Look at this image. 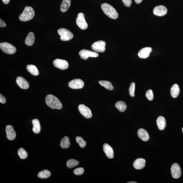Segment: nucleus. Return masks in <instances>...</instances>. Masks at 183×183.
<instances>
[{"mask_svg": "<svg viewBox=\"0 0 183 183\" xmlns=\"http://www.w3.org/2000/svg\"><path fill=\"white\" fill-rule=\"evenodd\" d=\"M18 156L21 159H26L28 156V153L26 150L22 148H20L18 149Z\"/></svg>", "mask_w": 183, "mask_h": 183, "instance_id": "obj_31", "label": "nucleus"}, {"mask_svg": "<svg viewBox=\"0 0 183 183\" xmlns=\"http://www.w3.org/2000/svg\"><path fill=\"white\" fill-rule=\"evenodd\" d=\"M35 41V35L34 33L30 32L29 33L25 39V44L28 46H32Z\"/></svg>", "mask_w": 183, "mask_h": 183, "instance_id": "obj_22", "label": "nucleus"}, {"mask_svg": "<svg viewBox=\"0 0 183 183\" xmlns=\"http://www.w3.org/2000/svg\"><path fill=\"white\" fill-rule=\"evenodd\" d=\"M180 92V89L177 84H175L170 89V93L171 96L175 98L178 96Z\"/></svg>", "mask_w": 183, "mask_h": 183, "instance_id": "obj_23", "label": "nucleus"}, {"mask_svg": "<svg viewBox=\"0 0 183 183\" xmlns=\"http://www.w3.org/2000/svg\"><path fill=\"white\" fill-rule=\"evenodd\" d=\"M0 47L4 53L8 54H13L16 51V47L14 46L7 42L1 43Z\"/></svg>", "mask_w": 183, "mask_h": 183, "instance_id": "obj_5", "label": "nucleus"}, {"mask_svg": "<svg viewBox=\"0 0 183 183\" xmlns=\"http://www.w3.org/2000/svg\"><path fill=\"white\" fill-rule=\"evenodd\" d=\"M34 15L35 11L33 8L30 6H26L19 18L22 22H27L32 20Z\"/></svg>", "mask_w": 183, "mask_h": 183, "instance_id": "obj_3", "label": "nucleus"}, {"mask_svg": "<svg viewBox=\"0 0 183 183\" xmlns=\"http://www.w3.org/2000/svg\"><path fill=\"white\" fill-rule=\"evenodd\" d=\"M145 161L142 158H140L136 160L134 162L133 167L136 169L140 170L144 168L145 166Z\"/></svg>", "mask_w": 183, "mask_h": 183, "instance_id": "obj_19", "label": "nucleus"}, {"mask_svg": "<svg viewBox=\"0 0 183 183\" xmlns=\"http://www.w3.org/2000/svg\"><path fill=\"white\" fill-rule=\"evenodd\" d=\"M145 96H146L147 98L149 100L151 101H152L153 99L154 95L153 91L152 90L149 89L148 90H147L146 93H145Z\"/></svg>", "mask_w": 183, "mask_h": 183, "instance_id": "obj_34", "label": "nucleus"}, {"mask_svg": "<svg viewBox=\"0 0 183 183\" xmlns=\"http://www.w3.org/2000/svg\"><path fill=\"white\" fill-rule=\"evenodd\" d=\"M76 22L79 28L82 30H86L88 28V24L85 19L84 15L83 13H78L76 18Z\"/></svg>", "mask_w": 183, "mask_h": 183, "instance_id": "obj_8", "label": "nucleus"}, {"mask_svg": "<svg viewBox=\"0 0 183 183\" xmlns=\"http://www.w3.org/2000/svg\"><path fill=\"white\" fill-rule=\"evenodd\" d=\"M153 13L155 15L159 16H163L167 13V9L165 6L159 5L156 6L154 8Z\"/></svg>", "mask_w": 183, "mask_h": 183, "instance_id": "obj_13", "label": "nucleus"}, {"mask_svg": "<svg viewBox=\"0 0 183 183\" xmlns=\"http://www.w3.org/2000/svg\"><path fill=\"white\" fill-rule=\"evenodd\" d=\"M33 124L32 130L33 132L35 134H38L40 132L41 127L40 122L38 119H33L32 121Z\"/></svg>", "mask_w": 183, "mask_h": 183, "instance_id": "obj_21", "label": "nucleus"}, {"mask_svg": "<svg viewBox=\"0 0 183 183\" xmlns=\"http://www.w3.org/2000/svg\"><path fill=\"white\" fill-rule=\"evenodd\" d=\"M71 0H63L61 6V10L62 12H65L69 8Z\"/></svg>", "mask_w": 183, "mask_h": 183, "instance_id": "obj_25", "label": "nucleus"}, {"mask_svg": "<svg viewBox=\"0 0 183 183\" xmlns=\"http://www.w3.org/2000/svg\"><path fill=\"white\" fill-rule=\"evenodd\" d=\"M103 150L107 157L110 159H113L114 151L113 148L109 145L105 143L103 145Z\"/></svg>", "mask_w": 183, "mask_h": 183, "instance_id": "obj_17", "label": "nucleus"}, {"mask_svg": "<svg viewBox=\"0 0 183 183\" xmlns=\"http://www.w3.org/2000/svg\"><path fill=\"white\" fill-rule=\"evenodd\" d=\"M70 145L69 137L67 136H65L61 140L60 146L62 148L67 149L69 147Z\"/></svg>", "mask_w": 183, "mask_h": 183, "instance_id": "obj_26", "label": "nucleus"}, {"mask_svg": "<svg viewBox=\"0 0 183 183\" xmlns=\"http://www.w3.org/2000/svg\"><path fill=\"white\" fill-rule=\"evenodd\" d=\"M45 103L48 106L52 109L60 110L62 107L61 101L53 95L49 94L45 98Z\"/></svg>", "mask_w": 183, "mask_h": 183, "instance_id": "obj_1", "label": "nucleus"}, {"mask_svg": "<svg viewBox=\"0 0 183 183\" xmlns=\"http://www.w3.org/2000/svg\"><path fill=\"white\" fill-rule=\"evenodd\" d=\"M58 34L61 36L62 41H67L73 38V34L69 30L65 28H60L58 30Z\"/></svg>", "mask_w": 183, "mask_h": 183, "instance_id": "obj_4", "label": "nucleus"}, {"mask_svg": "<svg viewBox=\"0 0 183 183\" xmlns=\"http://www.w3.org/2000/svg\"><path fill=\"white\" fill-rule=\"evenodd\" d=\"M101 8L104 13L109 17L116 19L118 16L117 11L113 7L107 3H103L101 5Z\"/></svg>", "mask_w": 183, "mask_h": 183, "instance_id": "obj_2", "label": "nucleus"}, {"mask_svg": "<svg viewBox=\"0 0 183 183\" xmlns=\"http://www.w3.org/2000/svg\"><path fill=\"white\" fill-rule=\"evenodd\" d=\"M73 172L76 175H80L84 173V169L82 168H77L74 170Z\"/></svg>", "mask_w": 183, "mask_h": 183, "instance_id": "obj_35", "label": "nucleus"}, {"mask_svg": "<svg viewBox=\"0 0 183 183\" xmlns=\"http://www.w3.org/2000/svg\"><path fill=\"white\" fill-rule=\"evenodd\" d=\"M79 164L78 161L74 159H70L67 161L66 166L68 168H72L78 166Z\"/></svg>", "mask_w": 183, "mask_h": 183, "instance_id": "obj_30", "label": "nucleus"}, {"mask_svg": "<svg viewBox=\"0 0 183 183\" xmlns=\"http://www.w3.org/2000/svg\"><path fill=\"white\" fill-rule=\"evenodd\" d=\"M78 110L80 113L86 118H90L92 117V114L91 110L86 105L81 104L79 105Z\"/></svg>", "mask_w": 183, "mask_h": 183, "instance_id": "obj_11", "label": "nucleus"}, {"mask_svg": "<svg viewBox=\"0 0 183 183\" xmlns=\"http://www.w3.org/2000/svg\"><path fill=\"white\" fill-rule=\"evenodd\" d=\"M16 82L20 88L27 89L29 87V85L27 81L22 77H18L16 80Z\"/></svg>", "mask_w": 183, "mask_h": 183, "instance_id": "obj_14", "label": "nucleus"}, {"mask_svg": "<svg viewBox=\"0 0 183 183\" xmlns=\"http://www.w3.org/2000/svg\"><path fill=\"white\" fill-rule=\"evenodd\" d=\"M124 5L127 7H131L132 3V0H122Z\"/></svg>", "mask_w": 183, "mask_h": 183, "instance_id": "obj_36", "label": "nucleus"}, {"mask_svg": "<svg viewBox=\"0 0 183 183\" xmlns=\"http://www.w3.org/2000/svg\"><path fill=\"white\" fill-rule=\"evenodd\" d=\"M51 175V172L48 170H45L39 172L38 174V177L41 179H46L50 177Z\"/></svg>", "mask_w": 183, "mask_h": 183, "instance_id": "obj_29", "label": "nucleus"}, {"mask_svg": "<svg viewBox=\"0 0 183 183\" xmlns=\"http://www.w3.org/2000/svg\"><path fill=\"white\" fill-rule=\"evenodd\" d=\"M105 41H96L91 45L92 48L94 51L98 52L103 53L105 50Z\"/></svg>", "mask_w": 183, "mask_h": 183, "instance_id": "obj_6", "label": "nucleus"}, {"mask_svg": "<svg viewBox=\"0 0 183 183\" xmlns=\"http://www.w3.org/2000/svg\"><path fill=\"white\" fill-rule=\"evenodd\" d=\"M79 55L80 56L81 59L87 60L89 57H98L99 54L96 52L92 51L86 49H83L79 52Z\"/></svg>", "mask_w": 183, "mask_h": 183, "instance_id": "obj_7", "label": "nucleus"}, {"mask_svg": "<svg viewBox=\"0 0 183 183\" xmlns=\"http://www.w3.org/2000/svg\"><path fill=\"white\" fill-rule=\"evenodd\" d=\"M152 51V49L151 47H147L143 48L139 52L138 57L141 59H146L149 57Z\"/></svg>", "mask_w": 183, "mask_h": 183, "instance_id": "obj_16", "label": "nucleus"}, {"mask_svg": "<svg viewBox=\"0 0 183 183\" xmlns=\"http://www.w3.org/2000/svg\"><path fill=\"white\" fill-rule=\"evenodd\" d=\"M170 170L172 176L173 178L178 179L181 176V169L180 166L177 163H175L172 166Z\"/></svg>", "mask_w": 183, "mask_h": 183, "instance_id": "obj_10", "label": "nucleus"}, {"mask_svg": "<svg viewBox=\"0 0 183 183\" xmlns=\"http://www.w3.org/2000/svg\"><path fill=\"white\" fill-rule=\"evenodd\" d=\"M135 87L136 84L134 82H133L131 84L129 89V93L131 96L133 97L135 96Z\"/></svg>", "mask_w": 183, "mask_h": 183, "instance_id": "obj_33", "label": "nucleus"}, {"mask_svg": "<svg viewBox=\"0 0 183 183\" xmlns=\"http://www.w3.org/2000/svg\"><path fill=\"white\" fill-rule=\"evenodd\" d=\"M6 99L5 97L1 94L0 95V102L4 104L6 103Z\"/></svg>", "mask_w": 183, "mask_h": 183, "instance_id": "obj_37", "label": "nucleus"}, {"mask_svg": "<svg viewBox=\"0 0 183 183\" xmlns=\"http://www.w3.org/2000/svg\"><path fill=\"white\" fill-rule=\"evenodd\" d=\"M143 0H134L135 2L137 4H139L141 3Z\"/></svg>", "mask_w": 183, "mask_h": 183, "instance_id": "obj_40", "label": "nucleus"}, {"mask_svg": "<svg viewBox=\"0 0 183 183\" xmlns=\"http://www.w3.org/2000/svg\"><path fill=\"white\" fill-rule=\"evenodd\" d=\"M68 86L72 89H82L84 86V82L81 79H74L70 81L68 83Z\"/></svg>", "mask_w": 183, "mask_h": 183, "instance_id": "obj_9", "label": "nucleus"}, {"mask_svg": "<svg viewBox=\"0 0 183 183\" xmlns=\"http://www.w3.org/2000/svg\"><path fill=\"white\" fill-rule=\"evenodd\" d=\"M182 132L183 133V127L182 128Z\"/></svg>", "mask_w": 183, "mask_h": 183, "instance_id": "obj_42", "label": "nucleus"}, {"mask_svg": "<svg viewBox=\"0 0 183 183\" xmlns=\"http://www.w3.org/2000/svg\"><path fill=\"white\" fill-rule=\"evenodd\" d=\"M3 3L5 4H7L9 3L10 0H2Z\"/></svg>", "mask_w": 183, "mask_h": 183, "instance_id": "obj_39", "label": "nucleus"}, {"mask_svg": "<svg viewBox=\"0 0 183 183\" xmlns=\"http://www.w3.org/2000/svg\"><path fill=\"white\" fill-rule=\"evenodd\" d=\"M138 137L141 140L146 141L149 140V137L148 132L144 129H140L137 133Z\"/></svg>", "mask_w": 183, "mask_h": 183, "instance_id": "obj_18", "label": "nucleus"}, {"mask_svg": "<svg viewBox=\"0 0 183 183\" xmlns=\"http://www.w3.org/2000/svg\"><path fill=\"white\" fill-rule=\"evenodd\" d=\"M53 64L55 67L62 70L67 69L69 66L68 62L66 60L60 59L54 60Z\"/></svg>", "mask_w": 183, "mask_h": 183, "instance_id": "obj_12", "label": "nucleus"}, {"mask_svg": "<svg viewBox=\"0 0 183 183\" xmlns=\"http://www.w3.org/2000/svg\"><path fill=\"white\" fill-rule=\"evenodd\" d=\"M128 183H137V182H128Z\"/></svg>", "mask_w": 183, "mask_h": 183, "instance_id": "obj_41", "label": "nucleus"}, {"mask_svg": "<svg viewBox=\"0 0 183 183\" xmlns=\"http://www.w3.org/2000/svg\"><path fill=\"white\" fill-rule=\"evenodd\" d=\"M6 26V23L1 18L0 19V27H5Z\"/></svg>", "mask_w": 183, "mask_h": 183, "instance_id": "obj_38", "label": "nucleus"}, {"mask_svg": "<svg viewBox=\"0 0 183 183\" xmlns=\"http://www.w3.org/2000/svg\"><path fill=\"white\" fill-rule=\"evenodd\" d=\"M157 126L159 129L163 130L166 126V123L165 118L163 116H160L156 120Z\"/></svg>", "mask_w": 183, "mask_h": 183, "instance_id": "obj_20", "label": "nucleus"}, {"mask_svg": "<svg viewBox=\"0 0 183 183\" xmlns=\"http://www.w3.org/2000/svg\"><path fill=\"white\" fill-rule=\"evenodd\" d=\"M116 108L120 112H124L126 111L127 108L126 103L122 101L117 102L115 105Z\"/></svg>", "mask_w": 183, "mask_h": 183, "instance_id": "obj_28", "label": "nucleus"}, {"mask_svg": "<svg viewBox=\"0 0 183 183\" xmlns=\"http://www.w3.org/2000/svg\"><path fill=\"white\" fill-rule=\"evenodd\" d=\"M99 83L101 86L104 87L108 90L111 91L113 90L114 87L111 83L109 81L100 80L99 81Z\"/></svg>", "mask_w": 183, "mask_h": 183, "instance_id": "obj_27", "label": "nucleus"}, {"mask_svg": "<svg viewBox=\"0 0 183 183\" xmlns=\"http://www.w3.org/2000/svg\"><path fill=\"white\" fill-rule=\"evenodd\" d=\"M27 69L30 73L34 76L38 75L39 72L36 66L33 64H29L27 66Z\"/></svg>", "mask_w": 183, "mask_h": 183, "instance_id": "obj_24", "label": "nucleus"}, {"mask_svg": "<svg viewBox=\"0 0 183 183\" xmlns=\"http://www.w3.org/2000/svg\"><path fill=\"white\" fill-rule=\"evenodd\" d=\"M6 132L7 138L10 140H13L16 137V134L13 127L11 125H8L6 127Z\"/></svg>", "mask_w": 183, "mask_h": 183, "instance_id": "obj_15", "label": "nucleus"}, {"mask_svg": "<svg viewBox=\"0 0 183 183\" xmlns=\"http://www.w3.org/2000/svg\"><path fill=\"white\" fill-rule=\"evenodd\" d=\"M76 142L78 143L81 148H84L86 146V142L81 137H77L76 138Z\"/></svg>", "mask_w": 183, "mask_h": 183, "instance_id": "obj_32", "label": "nucleus"}]
</instances>
